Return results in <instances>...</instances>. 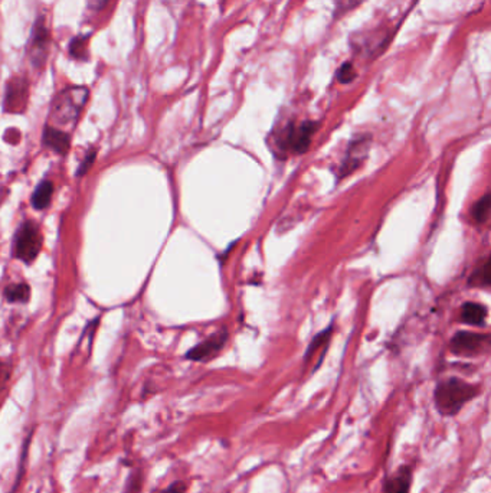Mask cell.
I'll list each match as a JSON object with an SVG mask.
<instances>
[{
    "instance_id": "6da1fadb",
    "label": "cell",
    "mask_w": 491,
    "mask_h": 493,
    "mask_svg": "<svg viewBox=\"0 0 491 493\" xmlns=\"http://www.w3.org/2000/svg\"><path fill=\"white\" fill-rule=\"evenodd\" d=\"M480 394V388L460 378H448L435 386L434 404L438 413L445 417L457 416L461 408Z\"/></svg>"
},
{
    "instance_id": "7a4b0ae2",
    "label": "cell",
    "mask_w": 491,
    "mask_h": 493,
    "mask_svg": "<svg viewBox=\"0 0 491 493\" xmlns=\"http://www.w3.org/2000/svg\"><path fill=\"white\" fill-rule=\"evenodd\" d=\"M90 90L87 87H68L58 93L52 100L49 123L54 127H70L74 129L78 123V118L83 111L86 102L88 100ZM63 130V129H61Z\"/></svg>"
},
{
    "instance_id": "3957f363",
    "label": "cell",
    "mask_w": 491,
    "mask_h": 493,
    "mask_svg": "<svg viewBox=\"0 0 491 493\" xmlns=\"http://www.w3.org/2000/svg\"><path fill=\"white\" fill-rule=\"evenodd\" d=\"M319 123L313 120L301 121L300 125H296L294 121H290L282 129L275 133L274 143L275 152L278 153H296L303 155L310 149L313 136L319 129Z\"/></svg>"
},
{
    "instance_id": "277c9868",
    "label": "cell",
    "mask_w": 491,
    "mask_h": 493,
    "mask_svg": "<svg viewBox=\"0 0 491 493\" xmlns=\"http://www.w3.org/2000/svg\"><path fill=\"white\" fill-rule=\"evenodd\" d=\"M42 249V233L39 225L33 221L20 224L13 238V256L15 258L31 264L35 261Z\"/></svg>"
},
{
    "instance_id": "5b68a950",
    "label": "cell",
    "mask_w": 491,
    "mask_h": 493,
    "mask_svg": "<svg viewBox=\"0 0 491 493\" xmlns=\"http://www.w3.org/2000/svg\"><path fill=\"white\" fill-rule=\"evenodd\" d=\"M391 36L392 33L383 28L356 32L351 36V47L362 58L375 59L385 52Z\"/></svg>"
},
{
    "instance_id": "8992f818",
    "label": "cell",
    "mask_w": 491,
    "mask_h": 493,
    "mask_svg": "<svg viewBox=\"0 0 491 493\" xmlns=\"http://www.w3.org/2000/svg\"><path fill=\"white\" fill-rule=\"evenodd\" d=\"M51 48V31L45 15H39L35 20L28 45V56L35 68H42L48 59Z\"/></svg>"
},
{
    "instance_id": "52a82bcc",
    "label": "cell",
    "mask_w": 491,
    "mask_h": 493,
    "mask_svg": "<svg viewBox=\"0 0 491 493\" xmlns=\"http://www.w3.org/2000/svg\"><path fill=\"white\" fill-rule=\"evenodd\" d=\"M449 349H451L454 355L458 357H477L488 352L491 349V335L460 331L449 342Z\"/></svg>"
},
{
    "instance_id": "ba28073f",
    "label": "cell",
    "mask_w": 491,
    "mask_h": 493,
    "mask_svg": "<svg viewBox=\"0 0 491 493\" xmlns=\"http://www.w3.org/2000/svg\"><path fill=\"white\" fill-rule=\"evenodd\" d=\"M371 148V137L369 136H359L351 141L349 148L346 150V155L343 157V162L339 166V173L337 178L343 179L346 176H349L355 171H357L364 159L367 157V152Z\"/></svg>"
},
{
    "instance_id": "9c48e42d",
    "label": "cell",
    "mask_w": 491,
    "mask_h": 493,
    "mask_svg": "<svg viewBox=\"0 0 491 493\" xmlns=\"http://www.w3.org/2000/svg\"><path fill=\"white\" fill-rule=\"evenodd\" d=\"M227 341H228V332L223 329V331L209 336L199 345L193 346L186 354V359L195 362L209 361L222 351V347L225 346V343H227Z\"/></svg>"
},
{
    "instance_id": "30bf717a",
    "label": "cell",
    "mask_w": 491,
    "mask_h": 493,
    "mask_svg": "<svg viewBox=\"0 0 491 493\" xmlns=\"http://www.w3.org/2000/svg\"><path fill=\"white\" fill-rule=\"evenodd\" d=\"M71 134L51 125H47L42 134L44 146L58 155H67L71 146Z\"/></svg>"
},
{
    "instance_id": "8fae6325",
    "label": "cell",
    "mask_w": 491,
    "mask_h": 493,
    "mask_svg": "<svg viewBox=\"0 0 491 493\" xmlns=\"http://www.w3.org/2000/svg\"><path fill=\"white\" fill-rule=\"evenodd\" d=\"M28 95V86L24 79H10L6 87L5 110L6 111H22Z\"/></svg>"
},
{
    "instance_id": "7c38bea8",
    "label": "cell",
    "mask_w": 491,
    "mask_h": 493,
    "mask_svg": "<svg viewBox=\"0 0 491 493\" xmlns=\"http://www.w3.org/2000/svg\"><path fill=\"white\" fill-rule=\"evenodd\" d=\"M460 319L465 324L481 327V326H484L485 319H487V307L483 306L481 303L465 302L461 306Z\"/></svg>"
},
{
    "instance_id": "4fadbf2b",
    "label": "cell",
    "mask_w": 491,
    "mask_h": 493,
    "mask_svg": "<svg viewBox=\"0 0 491 493\" xmlns=\"http://www.w3.org/2000/svg\"><path fill=\"white\" fill-rule=\"evenodd\" d=\"M412 482V469L409 466H402L396 470V474L386 480L385 493H409Z\"/></svg>"
},
{
    "instance_id": "5bb4252c",
    "label": "cell",
    "mask_w": 491,
    "mask_h": 493,
    "mask_svg": "<svg viewBox=\"0 0 491 493\" xmlns=\"http://www.w3.org/2000/svg\"><path fill=\"white\" fill-rule=\"evenodd\" d=\"M52 195H54V183L48 179L40 182L32 195L33 208H36L38 211H42L47 207H49Z\"/></svg>"
},
{
    "instance_id": "9a60e30c",
    "label": "cell",
    "mask_w": 491,
    "mask_h": 493,
    "mask_svg": "<svg viewBox=\"0 0 491 493\" xmlns=\"http://www.w3.org/2000/svg\"><path fill=\"white\" fill-rule=\"evenodd\" d=\"M332 334H333V324L327 326V329H324L323 332H320L319 335H316V336L313 338V341L310 342L309 347H307V351H305L304 362H309V361L314 357V354L319 352V351L325 352L327 345H329V342H330Z\"/></svg>"
},
{
    "instance_id": "2e32d148",
    "label": "cell",
    "mask_w": 491,
    "mask_h": 493,
    "mask_svg": "<svg viewBox=\"0 0 491 493\" xmlns=\"http://www.w3.org/2000/svg\"><path fill=\"white\" fill-rule=\"evenodd\" d=\"M468 284L473 287H485V289H491V253L488 258L472 274V277H469Z\"/></svg>"
},
{
    "instance_id": "e0dca14e",
    "label": "cell",
    "mask_w": 491,
    "mask_h": 493,
    "mask_svg": "<svg viewBox=\"0 0 491 493\" xmlns=\"http://www.w3.org/2000/svg\"><path fill=\"white\" fill-rule=\"evenodd\" d=\"M31 297V289L26 283H13L5 289V299L9 303H26Z\"/></svg>"
},
{
    "instance_id": "ac0fdd59",
    "label": "cell",
    "mask_w": 491,
    "mask_h": 493,
    "mask_svg": "<svg viewBox=\"0 0 491 493\" xmlns=\"http://www.w3.org/2000/svg\"><path fill=\"white\" fill-rule=\"evenodd\" d=\"M491 215V191L481 196L472 208V217L477 224H484Z\"/></svg>"
},
{
    "instance_id": "d6986e66",
    "label": "cell",
    "mask_w": 491,
    "mask_h": 493,
    "mask_svg": "<svg viewBox=\"0 0 491 493\" xmlns=\"http://www.w3.org/2000/svg\"><path fill=\"white\" fill-rule=\"evenodd\" d=\"M88 39L90 35H78L70 42V55L78 61H88Z\"/></svg>"
},
{
    "instance_id": "ffe728a7",
    "label": "cell",
    "mask_w": 491,
    "mask_h": 493,
    "mask_svg": "<svg viewBox=\"0 0 491 493\" xmlns=\"http://www.w3.org/2000/svg\"><path fill=\"white\" fill-rule=\"evenodd\" d=\"M364 0H335V17H343L353 9L359 8Z\"/></svg>"
},
{
    "instance_id": "44dd1931",
    "label": "cell",
    "mask_w": 491,
    "mask_h": 493,
    "mask_svg": "<svg viewBox=\"0 0 491 493\" xmlns=\"http://www.w3.org/2000/svg\"><path fill=\"white\" fill-rule=\"evenodd\" d=\"M357 77V72L353 67L352 63H344L340 65V68L336 72V78L340 84H351L352 81H355Z\"/></svg>"
},
{
    "instance_id": "7402d4cb",
    "label": "cell",
    "mask_w": 491,
    "mask_h": 493,
    "mask_svg": "<svg viewBox=\"0 0 491 493\" xmlns=\"http://www.w3.org/2000/svg\"><path fill=\"white\" fill-rule=\"evenodd\" d=\"M188 489H189L188 482L179 479V480L172 482V483L168 485L166 487H161V489L153 490L152 493H188Z\"/></svg>"
},
{
    "instance_id": "603a6c76",
    "label": "cell",
    "mask_w": 491,
    "mask_h": 493,
    "mask_svg": "<svg viewBox=\"0 0 491 493\" xmlns=\"http://www.w3.org/2000/svg\"><path fill=\"white\" fill-rule=\"evenodd\" d=\"M94 159H95V152H90V153L84 157L83 163L79 164V169H78V172H77V176H83V175L90 169V166L92 164Z\"/></svg>"
},
{
    "instance_id": "cb8c5ba5",
    "label": "cell",
    "mask_w": 491,
    "mask_h": 493,
    "mask_svg": "<svg viewBox=\"0 0 491 493\" xmlns=\"http://www.w3.org/2000/svg\"><path fill=\"white\" fill-rule=\"evenodd\" d=\"M107 2H108V0H99V5H98V8L106 6V5H107Z\"/></svg>"
}]
</instances>
